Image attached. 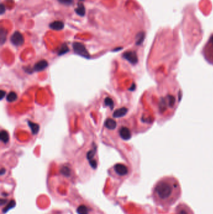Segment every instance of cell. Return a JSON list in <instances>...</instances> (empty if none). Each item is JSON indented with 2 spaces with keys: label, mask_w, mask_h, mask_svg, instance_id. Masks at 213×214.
Wrapping results in <instances>:
<instances>
[{
  "label": "cell",
  "mask_w": 213,
  "mask_h": 214,
  "mask_svg": "<svg viewBox=\"0 0 213 214\" xmlns=\"http://www.w3.org/2000/svg\"><path fill=\"white\" fill-rule=\"evenodd\" d=\"M179 186L174 180L163 179L158 182L154 189L155 201L158 205L169 206L179 195Z\"/></svg>",
  "instance_id": "cell-1"
},
{
  "label": "cell",
  "mask_w": 213,
  "mask_h": 214,
  "mask_svg": "<svg viewBox=\"0 0 213 214\" xmlns=\"http://www.w3.org/2000/svg\"><path fill=\"white\" fill-rule=\"evenodd\" d=\"M73 48L75 53L86 58H89L90 55L86 50L85 46L79 42H74L73 44Z\"/></svg>",
  "instance_id": "cell-2"
},
{
  "label": "cell",
  "mask_w": 213,
  "mask_h": 214,
  "mask_svg": "<svg viewBox=\"0 0 213 214\" xmlns=\"http://www.w3.org/2000/svg\"><path fill=\"white\" fill-rule=\"evenodd\" d=\"M11 41L14 46H20L23 44L24 39L23 36L21 33L19 31H16L14 33L11 37Z\"/></svg>",
  "instance_id": "cell-3"
},
{
  "label": "cell",
  "mask_w": 213,
  "mask_h": 214,
  "mask_svg": "<svg viewBox=\"0 0 213 214\" xmlns=\"http://www.w3.org/2000/svg\"><path fill=\"white\" fill-rule=\"evenodd\" d=\"M122 56L124 59L128 60L129 63L132 64H136L138 62V56L135 52H127L124 53Z\"/></svg>",
  "instance_id": "cell-4"
},
{
  "label": "cell",
  "mask_w": 213,
  "mask_h": 214,
  "mask_svg": "<svg viewBox=\"0 0 213 214\" xmlns=\"http://www.w3.org/2000/svg\"><path fill=\"white\" fill-rule=\"evenodd\" d=\"M114 170L117 174L121 176L127 175L128 173V169L127 166L121 164H118L114 165Z\"/></svg>",
  "instance_id": "cell-5"
},
{
  "label": "cell",
  "mask_w": 213,
  "mask_h": 214,
  "mask_svg": "<svg viewBox=\"0 0 213 214\" xmlns=\"http://www.w3.org/2000/svg\"><path fill=\"white\" fill-rule=\"evenodd\" d=\"M48 66V63L47 62V61L45 60H40L37 63H36L34 65V66L33 67V70L35 71H40L44 70L45 68H47V67Z\"/></svg>",
  "instance_id": "cell-6"
},
{
  "label": "cell",
  "mask_w": 213,
  "mask_h": 214,
  "mask_svg": "<svg viewBox=\"0 0 213 214\" xmlns=\"http://www.w3.org/2000/svg\"><path fill=\"white\" fill-rule=\"evenodd\" d=\"M120 135L123 140H129L131 137V133L130 130L126 127H121L120 130Z\"/></svg>",
  "instance_id": "cell-7"
},
{
  "label": "cell",
  "mask_w": 213,
  "mask_h": 214,
  "mask_svg": "<svg viewBox=\"0 0 213 214\" xmlns=\"http://www.w3.org/2000/svg\"><path fill=\"white\" fill-rule=\"evenodd\" d=\"M64 23L61 21H56L51 23L49 25V27L54 30H61L64 28Z\"/></svg>",
  "instance_id": "cell-8"
},
{
  "label": "cell",
  "mask_w": 213,
  "mask_h": 214,
  "mask_svg": "<svg viewBox=\"0 0 213 214\" xmlns=\"http://www.w3.org/2000/svg\"><path fill=\"white\" fill-rule=\"evenodd\" d=\"M127 112H128L127 108H126L125 107L121 108H120V109L116 110L114 112L113 117L114 118L122 117H124L126 113H127Z\"/></svg>",
  "instance_id": "cell-9"
},
{
  "label": "cell",
  "mask_w": 213,
  "mask_h": 214,
  "mask_svg": "<svg viewBox=\"0 0 213 214\" xmlns=\"http://www.w3.org/2000/svg\"><path fill=\"white\" fill-rule=\"evenodd\" d=\"M104 125L106 127L110 130H114L116 128V122L112 118H108L105 123H104Z\"/></svg>",
  "instance_id": "cell-10"
},
{
  "label": "cell",
  "mask_w": 213,
  "mask_h": 214,
  "mask_svg": "<svg viewBox=\"0 0 213 214\" xmlns=\"http://www.w3.org/2000/svg\"><path fill=\"white\" fill-rule=\"evenodd\" d=\"M28 125H29V126H30V129L31 130V132H32V134L36 135V134H37L38 133L39 130V126L38 124L29 121L28 122Z\"/></svg>",
  "instance_id": "cell-11"
},
{
  "label": "cell",
  "mask_w": 213,
  "mask_h": 214,
  "mask_svg": "<svg viewBox=\"0 0 213 214\" xmlns=\"http://www.w3.org/2000/svg\"><path fill=\"white\" fill-rule=\"evenodd\" d=\"M0 139H1L3 143H8L9 139L8 133L5 131V130H2L1 133H0Z\"/></svg>",
  "instance_id": "cell-12"
},
{
  "label": "cell",
  "mask_w": 213,
  "mask_h": 214,
  "mask_svg": "<svg viewBox=\"0 0 213 214\" xmlns=\"http://www.w3.org/2000/svg\"><path fill=\"white\" fill-rule=\"evenodd\" d=\"M17 94L14 92H11L8 95L6 96V100L8 101V102H13V101H16L17 100Z\"/></svg>",
  "instance_id": "cell-13"
},
{
  "label": "cell",
  "mask_w": 213,
  "mask_h": 214,
  "mask_svg": "<svg viewBox=\"0 0 213 214\" xmlns=\"http://www.w3.org/2000/svg\"><path fill=\"white\" fill-rule=\"evenodd\" d=\"M76 13L78 15L83 16L85 14V8L83 5L79 4L78 8L76 9Z\"/></svg>",
  "instance_id": "cell-14"
},
{
  "label": "cell",
  "mask_w": 213,
  "mask_h": 214,
  "mask_svg": "<svg viewBox=\"0 0 213 214\" xmlns=\"http://www.w3.org/2000/svg\"><path fill=\"white\" fill-rule=\"evenodd\" d=\"M77 212L78 214H88L89 210L88 209L85 205H80L77 209Z\"/></svg>",
  "instance_id": "cell-15"
},
{
  "label": "cell",
  "mask_w": 213,
  "mask_h": 214,
  "mask_svg": "<svg viewBox=\"0 0 213 214\" xmlns=\"http://www.w3.org/2000/svg\"><path fill=\"white\" fill-rule=\"evenodd\" d=\"M144 37H145V35L143 32H141L137 36V39H136V45H139L141 44V43L143 42Z\"/></svg>",
  "instance_id": "cell-16"
},
{
  "label": "cell",
  "mask_w": 213,
  "mask_h": 214,
  "mask_svg": "<svg viewBox=\"0 0 213 214\" xmlns=\"http://www.w3.org/2000/svg\"><path fill=\"white\" fill-rule=\"evenodd\" d=\"M68 52H69V48H68L67 45L66 44H63L62 46H61L60 50H59L58 55H64V54L68 53Z\"/></svg>",
  "instance_id": "cell-17"
},
{
  "label": "cell",
  "mask_w": 213,
  "mask_h": 214,
  "mask_svg": "<svg viewBox=\"0 0 213 214\" xmlns=\"http://www.w3.org/2000/svg\"><path fill=\"white\" fill-rule=\"evenodd\" d=\"M0 36H1V43L3 45L6 41V36H7V31L5 30V29L1 28V32H0Z\"/></svg>",
  "instance_id": "cell-18"
},
{
  "label": "cell",
  "mask_w": 213,
  "mask_h": 214,
  "mask_svg": "<svg viewBox=\"0 0 213 214\" xmlns=\"http://www.w3.org/2000/svg\"><path fill=\"white\" fill-rule=\"evenodd\" d=\"M104 105L105 106H108L111 108V109L112 110L114 107V102L113 100H112L111 98L110 97H107L104 100Z\"/></svg>",
  "instance_id": "cell-19"
},
{
  "label": "cell",
  "mask_w": 213,
  "mask_h": 214,
  "mask_svg": "<svg viewBox=\"0 0 213 214\" xmlns=\"http://www.w3.org/2000/svg\"><path fill=\"white\" fill-rule=\"evenodd\" d=\"M96 147H95L91 150L88 151V153L87 154V158L89 160V161L91 160H93V158H94V156H95L96 154Z\"/></svg>",
  "instance_id": "cell-20"
},
{
  "label": "cell",
  "mask_w": 213,
  "mask_h": 214,
  "mask_svg": "<svg viewBox=\"0 0 213 214\" xmlns=\"http://www.w3.org/2000/svg\"><path fill=\"white\" fill-rule=\"evenodd\" d=\"M61 173L64 176L69 177L70 175V169L67 166H63L61 169Z\"/></svg>",
  "instance_id": "cell-21"
},
{
  "label": "cell",
  "mask_w": 213,
  "mask_h": 214,
  "mask_svg": "<svg viewBox=\"0 0 213 214\" xmlns=\"http://www.w3.org/2000/svg\"><path fill=\"white\" fill-rule=\"evenodd\" d=\"M14 205H15V202H14V201H13V200L11 201V202L9 203V204H8V206H7L6 207H5V208L4 209V210H3V212H4V213L6 212L7 211H8V210H10L11 209L13 208L14 207Z\"/></svg>",
  "instance_id": "cell-22"
},
{
  "label": "cell",
  "mask_w": 213,
  "mask_h": 214,
  "mask_svg": "<svg viewBox=\"0 0 213 214\" xmlns=\"http://www.w3.org/2000/svg\"><path fill=\"white\" fill-rule=\"evenodd\" d=\"M58 1L62 4L66 5H71L73 2V0H58Z\"/></svg>",
  "instance_id": "cell-23"
},
{
  "label": "cell",
  "mask_w": 213,
  "mask_h": 214,
  "mask_svg": "<svg viewBox=\"0 0 213 214\" xmlns=\"http://www.w3.org/2000/svg\"><path fill=\"white\" fill-rule=\"evenodd\" d=\"M89 164L93 168H96L97 167V162L95 160H91L89 161Z\"/></svg>",
  "instance_id": "cell-24"
},
{
  "label": "cell",
  "mask_w": 213,
  "mask_h": 214,
  "mask_svg": "<svg viewBox=\"0 0 213 214\" xmlns=\"http://www.w3.org/2000/svg\"><path fill=\"white\" fill-rule=\"evenodd\" d=\"M5 95L6 92L4 91V90H1V92H0V99H1V100H2L5 97Z\"/></svg>",
  "instance_id": "cell-25"
},
{
  "label": "cell",
  "mask_w": 213,
  "mask_h": 214,
  "mask_svg": "<svg viewBox=\"0 0 213 214\" xmlns=\"http://www.w3.org/2000/svg\"><path fill=\"white\" fill-rule=\"evenodd\" d=\"M0 10H1V14H3L5 12V7L4 6L3 4L1 5V7H0Z\"/></svg>",
  "instance_id": "cell-26"
},
{
  "label": "cell",
  "mask_w": 213,
  "mask_h": 214,
  "mask_svg": "<svg viewBox=\"0 0 213 214\" xmlns=\"http://www.w3.org/2000/svg\"><path fill=\"white\" fill-rule=\"evenodd\" d=\"M178 214H188V213H187V211L185 209H181L179 210V212Z\"/></svg>",
  "instance_id": "cell-27"
},
{
  "label": "cell",
  "mask_w": 213,
  "mask_h": 214,
  "mask_svg": "<svg viewBox=\"0 0 213 214\" xmlns=\"http://www.w3.org/2000/svg\"><path fill=\"white\" fill-rule=\"evenodd\" d=\"M5 172V170L4 168L1 169V175H3V173Z\"/></svg>",
  "instance_id": "cell-28"
}]
</instances>
